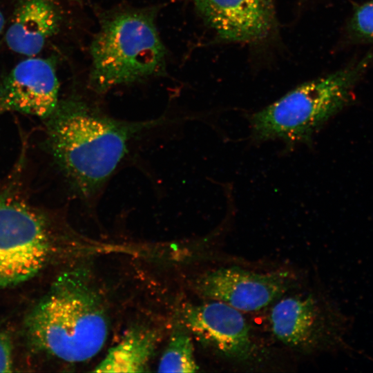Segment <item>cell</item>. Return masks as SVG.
Returning <instances> with one entry per match:
<instances>
[{
	"label": "cell",
	"instance_id": "obj_14",
	"mask_svg": "<svg viewBox=\"0 0 373 373\" xmlns=\"http://www.w3.org/2000/svg\"><path fill=\"white\" fill-rule=\"evenodd\" d=\"M346 32L353 44H373V0L354 8L347 23Z\"/></svg>",
	"mask_w": 373,
	"mask_h": 373
},
{
	"label": "cell",
	"instance_id": "obj_5",
	"mask_svg": "<svg viewBox=\"0 0 373 373\" xmlns=\"http://www.w3.org/2000/svg\"><path fill=\"white\" fill-rule=\"evenodd\" d=\"M51 245L45 218L17 195L0 193V287L33 277L47 262Z\"/></svg>",
	"mask_w": 373,
	"mask_h": 373
},
{
	"label": "cell",
	"instance_id": "obj_1",
	"mask_svg": "<svg viewBox=\"0 0 373 373\" xmlns=\"http://www.w3.org/2000/svg\"><path fill=\"white\" fill-rule=\"evenodd\" d=\"M48 118L50 151L77 192L87 199L115 171L132 138L161 121L117 119L77 97L59 103Z\"/></svg>",
	"mask_w": 373,
	"mask_h": 373
},
{
	"label": "cell",
	"instance_id": "obj_13",
	"mask_svg": "<svg viewBox=\"0 0 373 373\" xmlns=\"http://www.w3.org/2000/svg\"><path fill=\"white\" fill-rule=\"evenodd\" d=\"M198 369L190 335L184 330H175L162 354L157 372L188 373Z\"/></svg>",
	"mask_w": 373,
	"mask_h": 373
},
{
	"label": "cell",
	"instance_id": "obj_10",
	"mask_svg": "<svg viewBox=\"0 0 373 373\" xmlns=\"http://www.w3.org/2000/svg\"><path fill=\"white\" fill-rule=\"evenodd\" d=\"M204 21L223 40L255 44L276 28L274 0H191Z\"/></svg>",
	"mask_w": 373,
	"mask_h": 373
},
{
	"label": "cell",
	"instance_id": "obj_3",
	"mask_svg": "<svg viewBox=\"0 0 373 373\" xmlns=\"http://www.w3.org/2000/svg\"><path fill=\"white\" fill-rule=\"evenodd\" d=\"M372 59L371 53L355 58L253 113L249 122L254 140H279L287 144L309 142L316 131L348 104Z\"/></svg>",
	"mask_w": 373,
	"mask_h": 373
},
{
	"label": "cell",
	"instance_id": "obj_15",
	"mask_svg": "<svg viewBox=\"0 0 373 373\" xmlns=\"http://www.w3.org/2000/svg\"><path fill=\"white\" fill-rule=\"evenodd\" d=\"M13 367L12 349L10 341L0 332V372H9Z\"/></svg>",
	"mask_w": 373,
	"mask_h": 373
},
{
	"label": "cell",
	"instance_id": "obj_17",
	"mask_svg": "<svg viewBox=\"0 0 373 373\" xmlns=\"http://www.w3.org/2000/svg\"><path fill=\"white\" fill-rule=\"evenodd\" d=\"M73 1H79V0H73Z\"/></svg>",
	"mask_w": 373,
	"mask_h": 373
},
{
	"label": "cell",
	"instance_id": "obj_2",
	"mask_svg": "<svg viewBox=\"0 0 373 373\" xmlns=\"http://www.w3.org/2000/svg\"><path fill=\"white\" fill-rule=\"evenodd\" d=\"M26 325L39 347L68 363L96 356L109 329L102 297L88 274L81 270L60 276L29 314Z\"/></svg>",
	"mask_w": 373,
	"mask_h": 373
},
{
	"label": "cell",
	"instance_id": "obj_8",
	"mask_svg": "<svg viewBox=\"0 0 373 373\" xmlns=\"http://www.w3.org/2000/svg\"><path fill=\"white\" fill-rule=\"evenodd\" d=\"M186 327L222 357L236 361L251 358L256 348L242 312L221 301L207 300L188 305L183 312Z\"/></svg>",
	"mask_w": 373,
	"mask_h": 373
},
{
	"label": "cell",
	"instance_id": "obj_16",
	"mask_svg": "<svg viewBox=\"0 0 373 373\" xmlns=\"http://www.w3.org/2000/svg\"><path fill=\"white\" fill-rule=\"evenodd\" d=\"M4 26H5V19H4V17H3V14H2V12L0 10V38H1V35H2L3 28H4Z\"/></svg>",
	"mask_w": 373,
	"mask_h": 373
},
{
	"label": "cell",
	"instance_id": "obj_11",
	"mask_svg": "<svg viewBox=\"0 0 373 373\" xmlns=\"http://www.w3.org/2000/svg\"><path fill=\"white\" fill-rule=\"evenodd\" d=\"M60 22V12L52 0H23L6 31V44L17 53L35 56L58 31Z\"/></svg>",
	"mask_w": 373,
	"mask_h": 373
},
{
	"label": "cell",
	"instance_id": "obj_6",
	"mask_svg": "<svg viewBox=\"0 0 373 373\" xmlns=\"http://www.w3.org/2000/svg\"><path fill=\"white\" fill-rule=\"evenodd\" d=\"M269 319L274 336L294 350L304 352L352 350L346 342L350 318L321 296L313 294L283 296L272 306Z\"/></svg>",
	"mask_w": 373,
	"mask_h": 373
},
{
	"label": "cell",
	"instance_id": "obj_9",
	"mask_svg": "<svg viewBox=\"0 0 373 373\" xmlns=\"http://www.w3.org/2000/svg\"><path fill=\"white\" fill-rule=\"evenodd\" d=\"M59 88L51 59L23 60L0 81V115L16 111L48 118L59 104Z\"/></svg>",
	"mask_w": 373,
	"mask_h": 373
},
{
	"label": "cell",
	"instance_id": "obj_4",
	"mask_svg": "<svg viewBox=\"0 0 373 373\" xmlns=\"http://www.w3.org/2000/svg\"><path fill=\"white\" fill-rule=\"evenodd\" d=\"M90 52L89 86L99 93L165 73L166 49L152 10L126 8L105 15Z\"/></svg>",
	"mask_w": 373,
	"mask_h": 373
},
{
	"label": "cell",
	"instance_id": "obj_7",
	"mask_svg": "<svg viewBox=\"0 0 373 373\" xmlns=\"http://www.w3.org/2000/svg\"><path fill=\"white\" fill-rule=\"evenodd\" d=\"M294 285L288 271L256 272L237 266L208 271L193 283L194 291L206 300L224 303L239 311L256 312L269 305Z\"/></svg>",
	"mask_w": 373,
	"mask_h": 373
},
{
	"label": "cell",
	"instance_id": "obj_12",
	"mask_svg": "<svg viewBox=\"0 0 373 373\" xmlns=\"http://www.w3.org/2000/svg\"><path fill=\"white\" fill-rule=\"evenodd\" d=\"M155 330L143 326L130 329L95 367L94 372H143L149 367L157 344Z\"/></svg>",
	"mask_w": 373,
	"mask_h": 373
}]
</instances>
